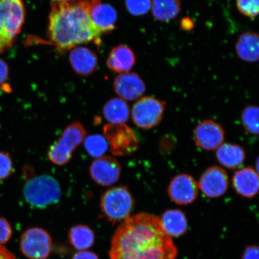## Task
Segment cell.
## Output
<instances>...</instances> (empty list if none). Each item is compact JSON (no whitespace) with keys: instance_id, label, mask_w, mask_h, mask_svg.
Returning a JSON list of instances; mask_svg holds the SVG:
<instances>
[{"instance_id":"8fae6325","label":"cell","mask_w":259,"mask_h":259,"mask_svg":"<svg viewBox=\"0 0 259 259\" xmlns=\"http://www.w3.org/2000/svg\"><path fill=\"white\" fill-rule=\"evenodd\" d=\"M199 190L198 183L192 176L181 174L171 180L167 193L174 202L186 205L195 201Z\"/></svg>"},{"instance_id":"52a82bcc","label":"cell","mask_w":259,"mask_h":259,"mask_svg":"<svg viewBox=\"0 0 259 259\" xmlns=\"http://www.w3.org/2000/svg\"><path fill=\"white\" fill-rule=\"evenodd\" d=\"M103 136L111 153L115 156H126L139 148V140L134 130L125 124H108L103 127Z\"/></svg>"},{"instance_id":"8992f818","label":"cell","mask_w":259,"mask_h":259,"mask_svg":"<svg viewBox=\"0 0 259 259\" xmlns=\"http://www.w3.org/2000/svg\"><path fill=\"white\" fill-rule=\"evenodd\" d=\"M87 132L83 124L74 121L67 126L61 137L49 149V159L57 166H64L72 159L76 149L82 143Z\"/></svg>"},{"instance_id":"30bf717a","label":"cell","mask_w":259,"mask_h":259,"mask_svg":"<svg viewBox=\"0 0 259 259\" xmlns=\"http://www.w3.org/2000/svg\"><path fill=\"white\" fill-rule=\"evenodd\" d=\"M91 178L96 183L103 187H109L119 179L121 174L120 163L115 158L109 155L96 158L89 169Z\"/></svg>"},{"instance_id":"9c48e42d","label":"cell","mask_w":259,"mask_h":259,"mask_svg":"<svg viewBox=\"0 0 259 259\" xmlns=\"http://www.w3.org/2000/svg\"><path fill=\"white\" fill-rule=\"evenodd\" d=\"M52 248L53 241L46 230L35 227L26 230L21 236V251L29 259H47Z\"/></svg>"},{"instance_id":"5bb4252c","label":"cell","mask_w":259,"mask_h":259,"mask_svg":"<svg viewBox=\"0 0 259 259\" xmlns=\"http://www.w3.org/2000/svg\"><path fill=\"white\" fill-rule=\"evenodd\" d=\"M113 88L119 98L125 101H134L144 95L146 87L143 80L137 73L119 74L113 83Z\"/></svg>"},{"instance_id":"e0dca14e","label":"cell","mask_w":259,"mask_h":259,"mask_svg":"<svg viewBox=\"0 0 259 259\" xmlns=\"http://www.w3.org/2000/svg\"><path fill=\"white\" fill-rule=\"evenodd\" d=\"M135 63L134 51L124 45H119L113 48L106 61L107 66L110 70L120 74L129 72Z\"/></svg>"},{"instance_id":"9a60e30c","label":"cell","mask_w":259,"mask_h":259,"mask_svg":"<svg viewBox=\"0 0 259 259\" xmlns=\"http://www.w3.org/2000/svg\"><path fill=\"white\" fill-rule=\"evenodd\" d=\"M69 61L74 72L81 76L95 72L99 64L95 52L85 47H75L71 50Z\"/></svg>"},{"instance_id":"44dd1931","label":"cell","mask_w":259,"mask_h":259,"mask_svg":"<svg viewBox=\"0 0 259 259\" xmlns=\"http://www.w3.org/2000/svg\"><path fill=\"white\" fill-rule=\"evenodd\" d=\"M165 232L171 237H179L187 231V220L179 209H170L164 212L160 219Z\"/></svg>"},{"instance_id":"7c38bea8","label":"cell","mask_w":259,"mask_h":259,"mask_svg":"<svg viewBox=\"0 0 259 259\" xmlns=\"http://www.w3.org/2000/svg\"><path fill=\"white\" fill-rule=\"evenodd\" d=\"M194 138L197 147L202 150H215L224 142L225 132L219 123L205 119L194 129Z\"/></svg>"},{"instance_id":"cb8c5ba5","label":"cell","mask_w":259,"mask_h":259,"mask_svg":"<svg viewBox=\"0 0 259 259\" xmlns=\"http://www.w3.org/2000/svg\"><path fill=\"white\" fill-rule=\"evenodd\" d=\"M154 18L162 22L176 18L181 10L180 0H153L151 6Z\"/></svg>"},{"instance_id":"7402d4cb","label":"cell","mask_w":259,"mask_h":259,"mask_svg":"<svg viewBox=\"0 0 259 259\" xmlns=\"http://www.w3.org/2000/svg\"><path fill=\"white\" fill-rule=\"evenodd\" d=\"M103 115L109 124H123L128 121L131 112L125 100L113 98L103 107Z\"/></svg>"},{"instance_id":"d6a6232c","label":"cell","mask_w":259,"mask_h":259,"mask_svg":"<svg viewBox=\"0 0 259 259\" xmlns=\"http://www.w3.org/2000/svg\"><path fill=\"white\" fill-rule=\"evenodd\" d=\"M72 259H99L95 252L83 250L79 251L73 255Z\"/></svg>"},{"instance_id":"ffe728a7","label":"cell","mask_w":259,"mask_h":259,"mask_svg":"<svg viewBox=\"0 0 259 259\" xmlns=\"http://www.w3.org/2000/svg\"><path fill=\"white\" fill-rule=\"evenodd\" d=\"M216 157L222 166L229 169H235L244 163L245 152L238 145L223 144L217 149Z\"/></svg>"},{"instance_id":"836d02e7","label":"cell","mask_w":259,"mask_h":259,"mask_svg":"<svg viewBox=\"0 0 259 259\" xmlns=\"http://www.w3.org/2000/svg\"><path fill=\"white\" fill-rule=\"evenodd\" d=\"M0 259H16L15 255L6 248L0 245Z\"/></svg>"},{"instance_id":"d6986e66","label":"cell","mask_w":259,"mask_h":259,"mask_svg":"<svg viewBox=\"0 0 259 259\" xmlns=\"http://www.w3.org/2000/svg\"><path fill=\"white\" fill-rule=\"evenodd\" d=\"M259 38L256 32L247 31L239 37L236 53L240 59L248 63L256 62L258 58Z\"/></svg>"},{"instance_id":"d590c367","label":"cell","mask_w":259,"mask_h":259,"mask_svg":"<svg viewBox=\"0 0 259 259\" xmlns=\"http://www.w3.org/2000/svg\"><path fill=\"white\" fill-rule=\"evenodd\" d=\"M55 1L67 2L72 1V0H55Z\"/></svg>"},{"instance_id":"f546056e","label":"cell","mask_w":259,"mask_h":259,"mask_svg":"<svg viewBox=\"0 0 259 259\" xmlns=\"http://www.w3.org/2000/svg\"><path fill=\"white\" fill-rule=\"evenodd\" d=\"M13 235L12 228L8 220L0 218V245L8 243Z\"/></svg>"},{"instance_id":"f1b7e54d","label":"cell","mask_w":259,"mask_h":259,"mask_svg":"<svg viewBox=\"0 0 259 259\" xmlns=\"http://www.w3.org/2000/svg\"><path fill=\"white\" fill-rule=\"evenodd\" d=\"M14 163L11 155L0 151V181L7 179L14 172Z\"/></svg>"},{"instance_id":"603a6c76","label":"cell","mask_w":259,"mask_h":259,"mask_svg":"<svg viewBox=\"0 0 259 259\" xmlns=\"http://www.w3.org/2000/svg\"><path fill=\"white\" fill-rule=\"evenodd\" d=\"M68 238L72 247L79 251L92 247L95 241V234L89 226L83 225L72 227L68 233Z\"/></svg>"},{"instance_id":"ac0fdd59","label":"cell","mask_w":259,"mask_h":259,"mask_svg":"<svg viewBox=\"0 0 259 259\" xmlns=\"http://www.w3.org/2000/svg\"><path fill=\"white\" fill-rule=\"evenodd\" d=\"M90 16L94 25L102 34L115 30L118 14L111 5L100 3L93 8Z\"/></svg>"},{"instance_id":"1f68e13d","label":"cell","mask_w":259,"mask_h":259,"mask_svg":"<svg viewBox=\"0 0 259 259\" xmlns=\"http://www.w3.org/2000/svg\"><path fill=\"white\" fill-rule=\"evenodd\" d=\"M258 247L256 245H251L245 249L242 259H258Z\"/></svg>"},{"instance_id":"6da1fadb","label":"cell","mask_w":259,"mask_h":259,"mask_svg":"<svg viewBox=\"0 0 259 259\" xmlns=\"http://www.w3.org/2000/svg\"><path fill=\"white\" fill-rule=\"evenodd\" d=\"M177 248L160 218L138 213L123 220L112 236L110 259H176Z\"/></svg>"},{"instance_id":"d4e9b609","label":"cell","mask_w":259,"mask_h":259,"mask_svg":"<svg viewBox=\"0 0 259 259\" xmlns=\"http://www.w3.org/2000/svg\"><path fill=\"white\" fill-rule=\"evenodd\" d=\"M83 142L87 153L94 158L103 156L109 149L108 142L103 135H90L86 137Z\"/></svg>"},{"instance_id":"83f0119b","label":"cell","mask_w":259,"mask_h":259,"mask_svg":"<svg viewBox=\"0 0 259 259\" xmlns=\"http://www.w3.org/2000/svg\"><path fill=\"white\" fill-rule=\"evenodd\" d=\"M259 0H236V6L241 14L255 18L258 14Z\"/></svg>"},{"instance_id":"484cf974","label":"cell","mask_w":259,"mask_h":259,"mask_svg":"<svg viewBox=\"0 0 259 259\" xmlns=\"http://www.w3.org/2000/svg\"><path fill=\"white\" fill-rule=\"evenodd\" d=\"M241 121L245 131L249 134L258 135V108L256 106H246L241 113Z\"/></svg>"},{"instance_id":"3957f363","label":"cell","mask_w":259,"mask_h":259,"mask_svg":"<svg viewBox=\"0 0 259 259\" xmlns=\"http://www.w3.org/2000/svg\"><path fill=\"white\" fill-rule=\"evenodd\" d=\"M22 175L24 198L31 206L45 209L60 201L61 189L56 178L48 175L36 176L30 165H25Z\"/></svg>"},{"instance_id":"ba28073f","label":"cell","mask_w":259,"mask_h":259,"mask_svg":"<svg viewBox=\"0 0 259 259\" xmlns=\"http://www.w3.org/2000/svg\"><path fill=\"white\" fill-rule=\"evenodd\" d=\"M166 103L154 97H141L133 106V122L138 128L151 129L159 124L163 118Z\"/></svg>"},{"instance_id":"277c9868","label":"cell","mask_w":259,"mask_h":259,"mask_svg":"<svg viewBox=\"0 0 259 259\" xmlns=\"http://www.w3.org/2000/svg\"><path fill=\"white\" fill-rule=\"evenodd\" d=\"M24 0H0V54L11 48L23 27Z\"/></svg>"},{"instance_id":"4dcf8cb0","label":"cell","mask_w":259,"mask_h":259,"mask_svg":"<svg viewBox=\"0 0 259 259\" xmlns=\"http://www.w3.org/2000/svg\"><path fill=\"white\" fill-rule=\"evenodd\" d=\"M9 66L7 63L0 58V89L5 88L9 77ZM6 88L9 87H6Z\"/></svg>"},{"instance_id":"4316f807","label":"cell","mask_w":259,"mask_h":259,"mask_svg":"<svg viewBox=\"0 0 259 259\" xmlns=\"http://www.w3.org/2000/svg\"><path fill=\"white\" fill-rule=\"evenodd\" d=\"M151 0H125V6L132 15L142 16L150 11Z\"/></svg>"},{"instance_id":"e575fe53","label":"cell","mask_w":259,"mask_h":259,"mask_svg":"<svg viewBox=\"0 0 259 259\" xmlns=\"http://www.w3.org/2000/svg\"><path fill=\"white\" fill-rule=\"evenodd\" d=\"M194 27V24L192 19H190L189 17L184 18L181 21V27L184 30H192Z\"/></svg>"},{"instance_id":"5b68a950","label":"cell","mask_w":259,"mask_h":259,"mask_svg":"<svg viewBox=\"0 0 259 259\" xmlns=\"http://www.w3.org/2000/svg\"><path fill=\"white\" fill-rule=\"evenodd\" d=\"M102 214L109 223L114 225L128 218L135 206V200L124 186L110 188L100 198Z\"/></svg>"},{"instance_id":"7a4b0ae2","label":"cell","mask_w":259,"mask_h":259,"mask_svg":"<svg viewBox=\"0 0 259 259\" xmlns=\"http://www.w3.org/2000/svg\"><path fill=\"white\" fill-rule=\"evenodd\" d=\"M101 0H53L49 16L48 37L64 53L83 44H101L102 34L91 18V11Z\"/></svg>"},{"instance_id":"4fadbf2b","label":"cell","mask_w":259,"mask_h":259,"mask_svg":"<svg viewBox=\"0 0 259 259\" xmlns=\"http://www.w3.org/2000/svg\"><path fill=\"white\" fill-rule=\"evenodd\" d=\"M197 183L199 189L204 195L209 198H218L228 191L229 177L222 167L211 166L204 171Z\"/></svg>"},{"instance_id":"2e32d148","label":"cell","mask_w":259,"mask_h":259,"mask_svg":"<svg viewBox=\"0 0 259 259\" xmlns=\"http://www.w3.org/2000/svg\"><path fill=\"white\" fill-rule=\"evenodd\" d=\"M234 189L239 195L251 199L258 191V176L252 167H245L236 171L232 179Z\"/></svg>"}]
</instances>
